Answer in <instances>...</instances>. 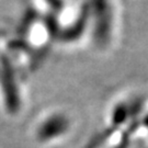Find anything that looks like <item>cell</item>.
<instances>
[{"instance_id": "cell-1", "label": "cell", "mask_w": 148, "mask_h": 148, "mask_svg": "<svg viewBox=\"0 0 148 148\" xmlns=\"http://www.w3.org/2000/svg\"><path fill=\"white\" fill-rule=\"evenodd\" d=\"M88 12V41L100 52L115 46L121 30L120 0H85Z\"/></svg>"}, {"instance_id": "cell-2", "label": "cell", "mask_w": 148, "mask_h": 148, "mask_svg": "<svg viewBox=\"0 0 148 148\" xmlns=\"http://www.w3.org/2000/svg\"><path fill=\"white\" fill-rule=\"evenodd\" d=\"M67 126V121L64 116L56 115L51 119H48L47 121L44 123V125L41 128V137L42 138H51L54 137L56 135L60 134L65 131V128Z\"/></svg>"}]
</instances>
